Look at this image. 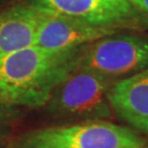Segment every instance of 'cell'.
<instances>
[{
  "label": "cell",
  "instance_id": "1",
  "mask_svg": "<svg viewBox=\"0 0 148 148\" xmlns=\"http://www.w3.org/2000/svg\"><path fill=\"white\" fill-rule=\"evenodd\" d=\"M81 47L53 51L33 45L1 58L0 101L13 108L45 106L76 70Z\"/></svg>",
  "mask_w": 148,
  "mask_h": 148
},
{
  "label": "cell",
  "instance_id": "2",
  "mask_svg": "<svg viewBox=\"0 0 148 148\" xmlns=\"http://www.w3.org/2000/svg\"><path fill=\"white\" fill-rule=\"evenodd\" d=\"M8 148H148V140L132 128L95 120L31 130L9 139Z\"/></svg>",
  "mask_w": 148,
  "mask_h": 148
},
{
  "label": "cell",
  "instance_id": "3",
  "mask_svg": "<svg viewBox=\"0 0 148 148\" xmlns=\"http://www.w3.org/2000/svg\"><path fill=\"white\" fill-rule=\"evenodd\" d=\"M117 80L90 70H75L54 91L47 110L57 116L80 121H108L114 114L109 92Z\"/></svg>",
  "mask_w": 148,
  "mask_h": 148
},
{
  "label": "cell",
  "instance_id": "4",
  "mask_svg": "<svg viewBox=\"0 0 148 148\" xmlns=\"http://www.w3.org/2000/svg\"><path fill=\"white\" fill-rule=\"evenodd\" d=\"M148 69V37L112 34L80 48L76 70L124 78Z\"/></svg>",
  "mask_w": 148,
  "mask_h": 148
},
{
  "label": "cell",
  "instance_id": "5",
  "mask_svg": "<svg viewBox=\"0 0 148 148\" xmlns=\"http://www.w3.org/2000/svg\"><path fill=\"white\" fill-rule=\"evenodd\" d=\"M38 9L119 31L147 27L148 19L128 0H30Z\"/></svg>",
  "mask_w": 148,
  "mask_h": 148
},
{
  "label": "cell",
  "instance_id": "6",
  "mask_svg": "<svg viewBox=\"0 0 148 148\" xmlns=\"http://www.w3.org/2000/svg\"><path fill=\"white\" fill-rule=\"evenodd\" d=\"M117 33L120 31L115 29L98 27L40 9L35 45L53 51H64L81 47Z\"/></svg>",
  "mask_w": 148,
  "mask_h": 148
},
{
  "label": "cell",
  "instance_id": "7",
  "mask_svg": "<svg viewBox=\"0 0 148 148\" xmlns=\"http://www.w3.org/2000/svg\"><path fill=\"white\" fill-rule=\"evenodd\" d=\"M109 101L122 121L148 133V69L117 80L109 92Z\"/></svg>",
  "mask_w": 148,
  "mask_h": 148
},
{
  "label": "cell",
  "instance_id": "8",
  "mask_svg": "<svg viewBox=\"0 0 148 148\" xmlns=\"http://www.w3.org/2000/svg\"><path fill=\"white\" fill-rule=\"evenodd\" d=\"M40 9L16 3L0 10V59L35 45Z\"/></svg>",
  "mask_w": 148,
  "mask_h": 148
},
{
  "label": "cell",
  "instance_id": "9",
  "mask_svg": "<svg viewBox=\"0 0 148 148\" xmlns=\"http://www.w3.org/2000/svg\"><path fill=\"white\" fill-rule=\"evenodd\" d=\"M13 106L5 104L0 101V144L3 143L8 137L12 123L16 119V112Z\"/></svg>",
  "mask_w": 148,
  "mask_h": 148
},
{
  "label": "cell",
  "instance_id": "10",
  "mask_svg": "<svg viewBox=\"0 0 148 148\" xmlns=\"http://www.w3.org/2000/svg\"><path fill=\"white\" fill-rule=\"evenodd\" d=\"M136 10L148 19V0H128Z\"/></svg>",
  "mask_w": 148,
  "mask_h": 148
},
{
  "label": "cell",
  "instance_id": "11",
  "mask_svg": "<svg viewBox=\"0 0 148 148\" xmlns=\"http://www.w3.org/2000/svg\"><path fill=\"white\" fill-rule=\"evenodd\" d=\"M8 1H9V0H0V10L5 8V5H7Z\"/></svg>",
  "mask_w": 148,
  "mask_h": 148
}]
</instances>
